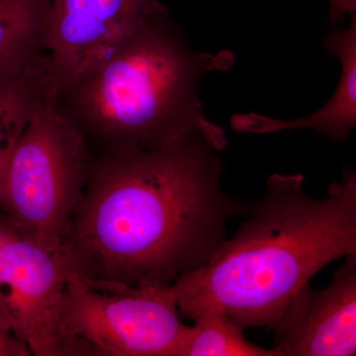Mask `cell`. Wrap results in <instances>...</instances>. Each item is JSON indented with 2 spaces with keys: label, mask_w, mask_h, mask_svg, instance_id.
Instances as JSON below:
<instances>
[{
  "label": "cell",
  "mask_w": 356,
  "mask_h": 356,
  "mask_svg": "<svg viewBox=\"0 0 356 356\" xmlns=\"http://www.w3.org/2000/svg\"><path fill=\"white\" fill-rule=\"evenodd\" d=\"M204 138L163 149L93 156L63 254L88 280L168 286L209 261L248 203L221 186Z\"/></svg>",
  "instance_id": "cell-1"
},
{
  "label": "cell",
  "mask_w": 356,
  "mask_h": 356,
  "mask_svg": "<svg viewBox=\"0 0 356 356\" xmlns=\"http://www.w3.org/2000/svg\"><path fill=\"white\" fill-rule=\"evenodd\" d=\"M302 175L275 173L261 200L216 254L172 285L180 315L220 309L243 330L275 331L297 292L318 270L356 254V172L343 168L314 199Z\"/></svg>",
  "instance_id": "cell-2"
},
{
  "label": "cell",
  "mask_w": 356,
  "mask_h": 356,
  "mask_svg": "<svg viewBox=\"0 0 356 356\" xmlns=\"http://www.w3.org/2000/svg\"><path fill=\"white\" fill-rule=\"evenodd\" d=\"M234 60L229 51H194L170 14H161L50 97L93 156L170 149L194 138L221 152L226 135L204 113L198 86Z\"/></svg>",
  "instance_id": "cell-3"
},
{
  "label": "cell",
  "mask_w": 356,
  "mask_h": 356,
  "mask_svg": "<svg viewBox=\"0 0 356 356\" xmlns=\"http://www.w3.org/2000/svg\"><path fill=\"white\" fill-rule=\"evenodd\" d=\"M93 154L50 96L30 119L0 185V212L26 238L63 252Z\"/></svg>",
  "instance_id": "cell-4"
},
{
  "label": "cell",
  "mask_w": 356,
  "mask_h": 356,
  "mask_svg": "<svg viewBox=\"0 0 356 356\" xmlns=\"http://www.w3.org/2000/svg\"><path fill=\"white\" fill-rule=\"evenodd\" d=\"M172 285L100 282L70 270L64 327L79 355L177 356L187 325Z\"/></svg>",
  "instance_id": "cell-5"
},
{
  "label": "cell",
  "mask_w": 356,
  "mask_h": 356,
  "mask_svg": "<svg viewBox=\"0 0 356 356\" xmlns=\"http://www.w3.org/2000/svg\"><path fill=\"white\" fill-rule=\"evenodd\" d=\"M70 270L63 252L32 242L0 212V309L32 355H79L64 327Z\"/></svg>",
  "instance_id": "cell-6"
},
{
  "label": "cell",
  "mask_w": 356,
  "mask_h": 356,
  "mask_svg": "<svg viewBox=\"0 0 356 356\" xmlns=\"http://www.w3.org/2000/svg\"><path fill=\"white\" fill-rule=\"evenodd\" d=\"M161 0H51L43 76L47 95L92 69L153 16Z\"/></svg>",
  "instance_id": "cell-7"
},
{
  "label": "cell",
  "mask_w": 356,
  "mask_h": 356,
  "mask_svg": "<svg viewBox=\"0 0 356 356\" xmlns=\"http://www.w3.org/2000/svg\"><path fill=\"white\" fill-rule=\"evenodd\" d=\"M274 332L277 356L355 355L356 254L346 257L325 289L304 285Z\"/></svg>",
  "instance_id": "cell-8"
},
{
  "label": "cell",
  "mask_w": 356,
  "mask_h": 356,
  "mask_svg": "<svg viewBox=\"0 0 356 356\" xmlns=\"http://www.w3.org/2000/svg\"><path fill=\"white\" fill-rule=\"evenodd\" d=\"M350 18L348 28L334 27L324 37L325 50L341 65V79L329 102L315 113L295 120H278L257 113L235 114L231 118L233 130L262 135L311 129L334 142L346 139L356 128V15Z\"/></svg>",
  "instance_id": "cell-9"
},
{
  "label": "cell",
  "mask_w": 356,
  "mask_h": 356,
  "mask_svg": "<svg viewBox=\"0 0 356 356\" xmlns=\"http://www.w3.org/2000/svg\"><path fill=\"white\" fill-rule=\"evenodd\" d=\"M51 0H0V81L43 65Z\"/></svg>",
  "instance_id": "cell-10"
},
{
  "label": "cell",
  "mask_w": 356,
  "mask_h": 356,
  "mask_svg": "<svg viewBox=\"0 0 356 356\" xmlns=\"http://www.w3.org/2000/svg\"><path fill=\"white\" fill-rule=\"evenodd\" d=\"M44 96L42 67L0 81V185L14 149Z\"/></svg>",
  "instance_id": "cell-11"
},
{
  "label": "cell",
  "mask_w": 356,
  "mask_h": 356,
  "mask_svg": "<svg viewBox=\"0 0 356 356\" xmlns=\"http://www.w3.org/2000/svg\"><path fill=\"white\" fill-rule=\"evenodd\" d=\"M187 325L177 356H277L245 339L242 327L220 309H208Z\"/></svg>",
  "instance_id": "cell-12"
},
{
  "label": "cell",
  "mask_w": 356,
  "mask_h": 356,
  "mask_svg": "<svg viewBox=\"0 0 356 356\" xmlns=\"http://www.w3.org/2000/svg\"><path fill=\"white\" fill-rule=\"evenodd\" d=\"M29 348L14 331L6 314L0 309V356H30Z\"/></svg>",
  "instance_id": "cell-13"
},
{
  "label": "cell",
  "mask_w": 356,
  "mask_h": 356,
  "mask_svg": "<svg viewBox=\"0 0 356 356\" xmlns=\"http://www.w3.org/2000/svg\"><path fill=\"white\" fill-rule=\"evenodd\" d=\"M329 19L332 28L343 22L346 16L356 15V0H327Z\"/></svg>",
  "instance_id": "cell-14"
}]
</instances>
